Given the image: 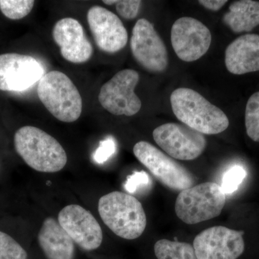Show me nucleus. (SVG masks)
I'll return each mask as SVG.
<instances>
[{"instance_id": "nucleus-5", "label": "nucleus", "mask_w": 259, "mask_h": 259, "mask_svg": "<svg viewBox=\"0 0 259 259\" xmlns=\"http://www.w3.org/2000/svg\"><path fill=\"white\" fill-rule=\"evenodd\" d=\"M226 202L221 186L205 182L181 191L175 202V212L186 224H197L219 216Z\"/></svg>"}, {"instance_id": "nucleus-2", "label": "nucleus", "mask_w": 259, "mask_h": 259, "mask_svg": "<svg viewBox=\"0 0 259 259\" xmlns=\"http://www.w3.org/2000/svg\"><path fill=\"white\" fill-rule=\"evenodd\" d=\"M170 102L177 118L200 134H219L229 126L225 112L192 89H177Z\"/></svg>"}, {"instance_id": "nucleus-11", "label": "nucleus", "mask_w": 259, "mask_h": 259, "mask_svg": "<svg viewBox=\"0 0 259 259\" xmlns=\"http://www.w3.org/2000/svg\"><path fill=\"white\" fill-rule=\"evenodd\" d=\"M171 40L172 47L181 60L192 62L198 60L208 51L212 35L202 22L183 17L172 25Z\"/></svg>"}, {"instance_id": "nucleus-1", "label": "nucleus", "mask_w": 259, "mask_h": 259, "mask_svg": "<svg viewBox=\"0 0 259 259\" xmlns=\"http://www.w3.org/2000/svg\"><path fill=\"white\" fill-rule=\"evenodd\" d=\"M14 144L19 156L35 171L55 173L67 163V154L60 143L36 127H20L15 133Z\"/></svg>"}, {"instance_id": "nucleus-8", "label": "nucleus", "mask_w": 259, "mask_h": 259, "mask_svg": "<svg viewBox=\"0 0 259 259\" xmlns=\"http://www.w3.org/2000/svg\"><path fill=\"white\" fill-rule=\"evenodd\" d=\"M155 142L170 157L191 161L200 156L207 146L204 135L185 124L166 123L153 131Z\"/></svg>"}, {"instance_id": "nucleus-3", "label": "nucleus", "mask_w": 259, "mask_h": 259, "mask_svg": "<svg viewBox=\"0 0 259 259\" xmlns=\"http://www.w3.org/2000/svg\"><path fill=\"white\" fill-rule=\"evenodd\" d=\"M98 211L104 223L124 239L139 238L147 225L142 204L134 196L124 192L115 191L102 196Z\"/></svg>"}, {"instance_id": "nucleus-22", "label": "nucleus", "mask_w": 259, "mask_h": 259, "mask_svg": "<svg viewBox=\"0 0 259 259\" xmlns=\"http://www.w3.org/2000/svg\"><path fill=\"white\" fill-rule=\"evenodd\" d=\"M28 253L8 233L0 231V259H27Z\"/></svg>"}, {"instance_id": "nucleus-7", "label": "nucleus", "mask_w": 259, "mask_h": 259, "mask_svg": "<svg viewBox=\"0 0 259 259\" xmlns=\"http://www.w3.org/2000/svg\"><path fill=\"white\" fill-rule=\"evenodd\" d=\"M139 81V74L133 69L119 71L102 85L99 102L107 112L115 115L133 116L142 107L141 100L135 93Z\"/></svg>"}, {"instance_id": "nucleus-15", "label": "nucleus", "mask_w": 259, "mask_h": 259, "mask_svg": "<svg viewBox=\"0 0 259 259\" xmlns=\"http://www.w3.org/2000/svg\"><path fill=\"white\" fill-rule=\"evenodd\" d=\"M53 38L60 48L61 56L69 62L82 64L91 59L93 47L76 19L66 18L54 25Z\"/></svg>"}, {"instance_id": "nucleus-12", "label": "nucleus", "mask_w": 259, "mask_h": 259, "mask_svg": "<svg viewBox=\"0 0 259 259\" xmlns=\"http://www.w3.org/2000/svg\"><path fill=\"white\" fill-rule=\"evenodd\" d=\"M42 64L32 56L10 53L0 55V90L23 92L44 76Z\"/></svg>"}, {"instance_id": "nucleus-24", "label": "nucleus", "mask_w": 259, "mask_h": 259, "mask_svg": "<svg viewBox=\"0 0 259 259\" xmlns=\"http://www.w3.org/2000/svg\"><path fill=\"white\" fill-rule=\"evenodd\" d=\"M151 182V178L146 172H135L126 181L125 189L129 193H135L141 189L149 187Z\"/></svg>"}, {"instance_id": "nucleus-19", "label": "nucleus", "mask_w": 259, "mask_h": 259, "mask_svg": "<svg viewBox=\"0 0 259 259\" xmlns=\"http://www.w3.org/2000/svg\"><path fill=\"white\" fill-rule=\"evenodd\" d=\"M158 259H197L193 245L185 242L161 239L154 245Z\"/></svg>"}, {"instance_id": "nucleus-13", "label": "nucleus", "mask_w": 259, "mask_h": 259, "mask_svg": "<svg viewBox=\"0 0 259 259\" xmlns=\"http://www.w3.org/2000/svg\"><path fill=\"white\" fill-rule=\"evenodd\" d=\"M58 221L74 243L83 250L97 249L103 241L101 226L93 214L78 204L64 207Z\"/></svg>"}, {"instance_id": "nucleus-4", "label": "nucleus", "mask_w": 259, "mask_h": 259, "mask_svg": "<svg viewBox=\"0 0 259 259\" xmlns=\"http://www.w3.org/2000/svg\"><path fill=\"white\" fill-rule=\"evenodd\" d=\"M40 101L51 115L64 122H74L82 112V99L69 76L59 71L48 72L39 81Z\"/></svg>"}, {"instance_id": "nucleus-18", "label": "nucleus", "mask_w": 259, "mask_h": 259, "mask_svg": "<svg viewBox=\"0 0 259 259\" xmlns=\"http://www.w3.org/2000/svg\"><path fill=\"white\" fill-rule=\"evenodd\" d=\"M223 21L235 33L251 31L259 25V2H234L223 16Z\"/></svg>"}, {"instance_id": "nucleus-25", "label": "nucleus", "mask_w": 259, "mask_h": 259, "mask_svg": "<svg viewBox=\"0 0 259 259\" xmlns=\"http://www.w3.org/2000/svg\"><path fill=\"white\" fill-rule=\"evenodd\" d=\"M141 1L138 0H122L116 3L117 13L125 20H133L138 16Z\"/></svg>"}, {"instance_id": "nucleus-16", "label": "nucleus", "mask_w": 259, "mask_h": 259, "mask_svg": "<svg viewBox=\"0 0 259 259\" xmlns=\"http://www.w3.org/2000/svg\"><path fill=\"white\" fill-rule=\"evenodd\" d=\"M225 63L233 74L259 71V35L245 34L231 42L226 50Z\"/></svg>"}, {"instance_id": "nucleus-23", "label": "nucleus", "mask_w": 259, "mask_h": 259, "mask_svg": "<svg viewBox=\"0 0 259 259\" xmlns=\"http://www.w3.org/2000/svg\"><path fill=\"white\" fill-rule=\"evenodd\" d=\"M246 177V171L241 166H234L228 170L223 176L221 187L224 193L231 194L238 190Z\"/></svg>"}, {"instance_id": "nucleus-9", "label": "nucleus", "mask_w": 259, "mask_h": 259, "mask_svg": "<svg viewBox=\"0 0 259 259\" xmlns=\"http://www.w3.org/2000/svg\"><path fill=\"white\" fill-rule=\"evenodd\" d=\"M131 49L136 61L147 71L160 73L166 69L168 59L166 46L153 24L146 19H139L135 24Z\"/></svg>"}, {"instance_id": "nucleus-27", "label": "nucleus", "mask_w": 259, "mask_h": 259, "mask_svg": "<svg viewBox=\"0 0 259 259\" xmlns=\"http://www.w3.org/2000/svg\"><path fill=\"white\" fill-rule=\"evenodd\" d=\"M228 1L225 0H200L199 4L205 8L206 9L212 10V11H218L224 6Z\"/></svg>"}, {"instance_id": "nucleus-14", "label": "nucleus", "mask_w": 259, "mask_h": 259, "mask_svg": "<svg viewBox=\"0 0 259 259\" xmlns=\"http://www.w3.org/2000/svg\"><path fill=\"white\" fill-rule=\"evenodd\" d=\"M89 27L100 50L115 54L127 45L128 35L123 23L115 13L100 6L89 10Z\"/></svg>"}, {"instance_id": "nucleus-20", "label": "nucleus", "mask_w": 259, "mask_h": 259, "mask_svg": "<svg viewBox=\"0 0 259 259\" xmlns=\"http://www.w3.org/2000/svg\"><path fill=\"white\" fill-rule=\"evenodd\" d=\"M245 123L248 137L259 142V92L252 95L247 102Z\"/></svg>"}, {"instance_id": "nucleus-17", "label": "nucleus", "mask_w": 259, "mask_h": 259, "mask_svg": "<svg viewBox=\"0 0 259 259\" xmlns=\"http://www.w3.org/2000/svg\"><path fill=\"white\" fill-rule=\"evenodd\" d=\"M37 240L48 259L74 258V241L55 218H47L44 221Z\"/></svg>"}, {"instance_id": "nucleus-26", "label": "nucleus", "mask_w": 259, "mask_h": 259, "mask_svg": "<svg viewBox=\"0 0 259 259\" xmlns=\"http://www.w3.org/2000/svg\"><path fill=\"white\" fill-rule=\"evenodd\" d=\"M116 151V143L115 140L112 137L107 138L105 141H102L99 146L98 148L95 151L94 154V160L97 163H105L107 161Z\"/></svg>"}, {"instance_id": "nucleus-21", "label": "nucleus", "mask_w": 259, "mask_h": 259, "mask_svg": "<svg viewBox=\"0 0 259 259\" xmlns=\"http://www.w3.org/2000/svg\"><path fill=\"white\" fill-rule=\"evenodd\" d=\"M34 5L32 0H0V10L10 20H20L30 14Z\"/></svg>"}, {"instance_id": "nucleus-28", "label": "nucleus", "mask_w": 259, "mask_h": 259, "mask_svg": "<svg viewBox=\"0 0 259 259\" xmlns=\"http://www.w3.org/2000/svg\"><path fill=\"white\" fill-rule=\"evenodd\" d=\"M117 1H116V0H108V1H106V0H104L103 3H105V5H116V3H117Z\"/></svg>"}, {"instance_id": "nucleus-6", "label": "nucleus", "mask_w": 259, "mask_h": 259, "mask_svg": "<svg viewBox=\"0 0 259 259\" xmlns=\"http://www.w3.org/2000/svg\"><path fill=\"white\" fill-rule=\"evenodd\" d=\"M134 153L145 167L163 185L176 191L193 187L194 177L181 163L146 141L135 145Z\"/></svg>"}, {"instance_id": "nucleus-10", "label": "nucleus", "mask_w": 259, "mask_h": 259, "mask_svg": "<svg viewBox=\"0 0 259 259\" xmlns=\"http://www.w3.org/2000/svg\"><path fill=\"white\" fill-rule=\"evenodd\" d=\"M243 231L223 226L207 228L194 240L197 259H237L245 249Z\"/></svg>"}]
</instances>
